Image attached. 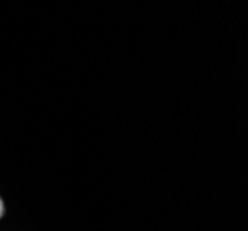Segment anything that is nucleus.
Returning a JSON list of instances; mask_svg holds the SVG:
<instances>
[{
    "mask_svg": "<svg viewBox=\"0 0 248 231\" xmlns=\"http://www.w3.org/2000/svg\"><path fill=\"white\" fill-rule=\"evenodd\" d=\"M4 213H6V205H4V200L0 198V220H2V217H4Z\"/></svg>",
    "mask_w": 248,
    "mask_h": 231,
    "instance_id": "obj_1",
    "label": "nucleus"
}]
</instances>
